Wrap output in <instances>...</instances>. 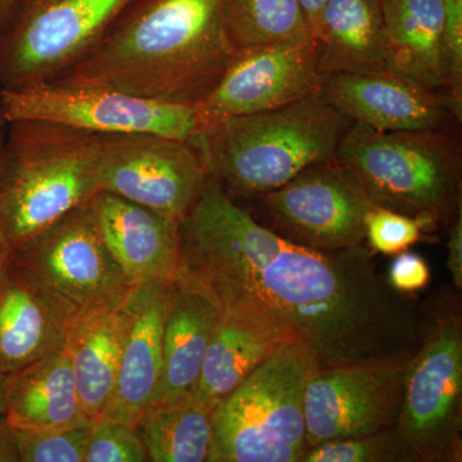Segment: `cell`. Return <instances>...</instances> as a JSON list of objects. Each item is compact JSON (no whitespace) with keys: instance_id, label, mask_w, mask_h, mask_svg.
<instances>
[{"instance_id":"6da1fadb","label":"cell","mask_w":462,"mask_h":462,"mask_svg":"<svg viewBox=\"0 0 462 462\" xmlns=\"http://www.w3.org/2000/svg\"><path fill=\"white\" fill-rule=\"evenodd\" d=\"M178 278L233 314L309 346L324 367L409 363L427 306L398 293L365 245L322 251L258 223L217 181L179 223Z\"/></svg>"},{"instance_id":"7a4b0ae2","label":"cell","mask_w":462,"mask_h":462,"mask_svg":"<svg viewBox=\"0 0 462 462\" xmlns=\"http://www.w3.org/2000/svg\"><path fill=\"white\" fill-rule=\"evenodd\" d=\"M224 5L133 0L98 44L56 81L197 106L220 83L236 53L225 29Z\"/></svg>"},{"instance_id":"3957f363","label":"cell","mask_w":462,"mask_h":462,"mask_svg":"<svg viewBox=\"0 0 462 462\" xmlns=\"http://www.w3.org/2000/svg\"><path fill=\"white\" fill-rule=\"evenodd\" d=\"M351 124L314 94L282 107L203 125L189 142L209 179L231 197L252 199L309 167L336 160Z\"/></svg>"},{"instance_id":"277c9868","label":"cell","mask_w":462,"mask_h":462,"mask_svg":"<svg viewBox=\"0 0 462 462\" xmlns=\"http://www.w3.org/2000/svg\"><path fill=\"white\" fill-rule=\"evenodd\" d=\"M102 135L48 121L8 123L0 158V229L18 249L100 191Z\"/></svg>"},{"instance_id":"5b68a950","label":"cell","mask_w":462,"mask_h":462,"mask_svg":"<svg viewBox=\"0 0 462 462\" xmlns=\"http://www.w3.org/2000/svg\"><path fill=\"white\" fill-rule=\"evenodd\" d=\"M336 161L374 205L420 220L428 229L451 224L462 211L460 126L376 132L351 124Z\"/></svg>"},{"instance_id":"8992f818","label":"cell","mask_w":462,"mask_h":462,"mask_svg":"<svg viewBox=\"0 0 462 462\" xmlns=\"http://www.w3.org/2000/svg\"><path fill=\"white\" fill-rule=\"evenodd\" d=\"M320 365L296 339L284 340L212 410L208 462H302L305 393Z\"/></svg>"},{"instance_id":"52a82bcc","label":"cell","mask_w":462,"mask_h":462,"mask_svg":"<svg viewBox=\"0 0 462 462\" xmlns=\"http://www.w3.org/2000/svg\"><path fill=\"white\" fill-rule=\"evenodd\" d=\"M12 263L47 297L67 330L124 305L136 285L103 242L90 203L14 249Z\"/></svg>"},{"instance_id":"ba28073f","label":"cell","mask_w":462,"mask_h":462,"mask_svg":"<svg viewBox=\"0 0 462 462\" xmlns=\"http://www.w3.org/2000/svg\"><path fill=\"white\" fill-rule=\"evenodd\" d=\"M396 428L419 462L461 461L462 321L448 300L427 306L424 339L407 364Z\"/></svg>"},{"instance_id":"9c48e42d","label":"cell","mask_w":462,"mask_h":462,"mask_svg":"<svg viewBox=\"0 0 462 462\" xmlns=\"http://www.w3.org/2000/svg\"><path fill=\"white\" fill-rule=\"evenodd\" d=\"M133 0H18L0 38V89L56 80L107 33Z\"/></svg>"},{"instance_id":"30bf717a","label":"cell","mask_w":462,"mask_h":462,"mask_svg":"<svg viewBox=\"0 0 462 462\" xmlns=\"http://www.w3.org/2000/svg\"><path fill=\"white\" fill-rule=\"evenodd\" d=\"M0 112L7 123L48 121L98 135L149 133L189 141L199 129L194 106L56 80L0 89Z\"/></svg>"},{"instance_id":"8fae6325","label":"cell","mask_w":462,"mask_h":462,"mask_svg":"<svg viewBox=\"0 0 462 462\" xmlns=\"http://www.w3.org/2000/svg\"><path fill=\"white\" fill-rule=\"evenodd\" d=\"M256 200L258 223L282 238L322 251L365 245L374 202L354 176L337 162L319 163Z\"/></svg>"},{"instance_id":"7c38bea8","label":"cell","mask_w":462,"mask_h":462,"mask_svg":"<svg viewBox=\"0 0 462 462\" xmlns=\"http://www.w3.org/2000/svg\"><path fill=\"white\" fill-rule=\"evenodd\" d=\"M207 180L189 141L149 133L102 135L100 191L180 221Z\"/></svg>"},{"instance_id":"4fadbf2b","label":"cell","mask_w":462,"mask_h":462,"mask_svg":"<svg viewBox=\"0 0 462 462\" xmlns=\"http://www.w3.org/2000/svg\"><path fill=\"white\" fill-rule=\"evenodd\" d=\"M407 364L319 369L305 393L309 449L396 427Z\"/></svg>"},{"instance_id":"5bb4252c","label":"cell","mask_w":462,"mask_h":462,"mask_svg":"<svg viewBox=\"0 0 462 462\" xmlns=\"http://www.w3.org/2000/svg\"><path fill=\"white\" fill-rule=\"evenodd\" d=\"M318 42L238 51L220 83L196 107L199 127L320 94Z\"/></svg>"},{"instance_id":"9a60e30c","label":"cell","mask_w":462,"mask_h":462,"mask_svg":"<svg viewBox=\"0 0 462 462\" xmlns=\"http://www.w3.org/2000/svg\"><path fill=\"white\" fill-rule=\"evenodd\" d=\"M320 94L352 124L376 132H418L461 124L462 109L446 93L393 69L327 76Z\"/></svg>"},{"instance_id":"2e32d148","label":"cell","mask_w":462,"mask_h":462,"mask_svg":"<svg viewBox=\"0 0 462 462\" xmlns=\"http://www.w3.org/2000/svg\"><path fill=\"white\" fill-rule=\"evenodd\" d=\"M172 282H144L126 300L127 328L114 393L99 419L135 427L162 373L163 324Z\"/></svg>"},{"instance_id":"e0dca14e","label":"cell","mask_w":462,"mask_h":462,"mask_svg":"<svg viewBox=\"0 0 462 462\" xmlns=\"http://www.w3.org/2000/svg\"><path fill=\"white\" fill-rule=\"evenodd\" d=\"M90 205L103 242L130 281L178 278L180 221L108 191H99Z\"/></svg>"},{"instance_id":"ac0fdd59","label":"cell","mask_w":462,"mask_h":462,"mask_svg":"<svg viewBox=\"0 0 462 462\" xmlns=\"http://www.w3.org/2000/svg\"><path fill=\"white\" fill-rule=\"evenodd\" d=\"M220 316L214 300L200 289L180 278L172 282L163 324L162 373L152 403L191 394Z\"/></svg>"},{"instance_id":"d6986e66","label":"cell","mask_w":462,"mask_h":462,"mask_svg":"<svg viewBox=\"0 0 462 462\" xmlns=\"http://www.w3.org/2000/svg\"><path fill=\"white\" fill-rule=\"evenodd\" d=\"M67 325L47 297L11 263L0 282V374L5 376L62 348Z\"/></svg>"},{"instance_id":"ffe728a7","label":"cell","mask_w":462,"mask_h":462,"mask_svg":"<svg viewBox=\"0 0 462 462\" xmlns=\"http://www.w3.org/2000/svg\"><path fill=\"white\" fill-rule=\"evenodd\" d=\"M5 418L14 430L88 424L67 346L5 376Z\"/></svg>"},{"instance_id":"44dd1931","label":"cell","mask_w":462,"mask_h":462,"mask_svg":"<svg viewBox=\"0 0 462 462\" xmlns=\"http://www.w3.org/2000/svg\"><path fill=\"white\" fill-rule=\"evenodd\" d=\"M315 39L322 80L338 72L392 69L379 0H327Z\"/></svg>"},{"instance_id":"7402d4cb","label":"cell","mask_w":462,"mask_h":462,"mask_svg":"<svg viewBox=\"0 0 462 462\" xmlns=\"http://www.w3.org/2000/svg\"><path fill=\"white\" fill-rule=\"evenodd\" d=\"M389 65L431 90L443 91L445 0H379Z\"/></svg>"},{"instance_id":"603a6c76","label":"cell","mask_w":462,"mask_h":462,"mask_svg":"<svg viewBox=\"0 0 462 462\" xmlns=\"http://www.w3.org/2000/svg\"><path fill=\"white\" fill-rule=\"evenodd\" d=\"M220 314L199 382L190 394L209 411L266 361L276 346L289 340L247 319Z\"/></svg>"},{"instance_id":"cb8c5ba5","label":"cell","mask_w":462,"mask_h":462,"mask_svg":"<svg viewBox=\"0 0 462 462\" xmlns=\"http://www.w3.org/2000/svg\"><path fill=\"white\" fill-rule=\"evenodd\" d=\"M126 328L125 300L117 309L90 316L67 330L79 397L90 421L98 420L114 393Z\"/></svg>"},{"instance_id":"d4e9b609","label":"cell","mask_w":462,"mask_h":462,"mask_svg":"<svg viewBox=\"0 0 462 462\" xmlns=\"http://www.w3.org/2000/svg\"><path fill=\"white\" fill-rule=\"evenodd\" d=\"M211 412L189 396L152 403L135 424L148 461L208 462L212 445Z\"/></svg>"},{"instance_id":"484cf974","label":"cell","mask_w":462,"mask_h":462,"mask_svg":"<svg viewBox=\"0 0 462 462\" xmlns=\"http://www.w3.org/2000/svg\"><path fill=\"white\" fill-rule=\"evenodd\" d=\"M224 20L236 51L316 41L298 0H225Z\"/></svg>"},{"instance_id":"4316f807","label":"cell","mask_w":462,"mask_h":462,"mask_svg":"<svg viewBox=\"0 0 462 462\" xmlns=\"http://www.w3.org/2000/svg\"><path fill=\"white\" fill-rule=\"evenodd\" d=\"M302 462H419L397 428L312 447Z\"/></svg>"},{"instance_id":"83f0119b","label":"cell","mask_w":462,"mask_h":462,"mask_svg":"<svg viewBox=\"0 0 462 462\" xmlns=\"http://www.w3.org/2000/svg\"><path fill=\"white\" fill-rule=\"evenodd\" d=\"M91 422L44 430H16L21 462H85Z\"/></svg>"},{"instance_id":"f1b7e54d","label":"cell","mask_w":462,"mask_h":462,"mask_svg":"<svg viewBox=\"0 0 462 462\" xmlns=\"http://www.w3.org/2000/svg\"><path fill=\"white\" fill-rule=\"evenodd\" d=\"M427 225L410 216L375 206L366 217L367 247L374 254L396 256L422 238Z\"/></svg>"},{"instance_id":"f546056e","label":"cell","mask_w":462,"mask_h":462,"mask_svg":"<svg viewBox=\"0 0 462 462\" xmlns=\"http://www.w3.org/2000/svg\"><path fill=\"white\" fill-rule=\"evenodd\" d=\"M147 452L135 428L98 419L91 421L85 462H144Z\"/></svg>"},{"instance_id":"4dcf8cb0","label":"cell","mask_w":462,"mask_h":462,"mask_svg":"<svg viewBox=\"0 0 462 462\" xmlns=\"http://www.w3.org/2000/svg\"><path fill=\"white\" fill-rule=\"evenodd\" d=\"M440 58L445 93L462 109V0H445Z\"/></svg>"},{"instance_id":"1f68e13d","label":"cell","mask_w":462,"mask_h":462,"mask_svg":"<svg viewBox=\"0 0 462 462\" xmlns=\"http://www.w3.org/2000/svg\"><path fill=\"white\" fill-rule=\"evenodd\" d=\"M387 281L398 293H416L430 284V264L420 254L404 251L396 254L389 267Z\"/></svg>"},{"instance_id":"d6a6232c","label":"cell","mask_w":462,"mask_h":462,"mask_svg":"<svg viewBox=\"0 0 462 462\" xmlns=\"http://www.w3.org/2000/svg\"><path fill=\"white\" fill-rule=\"evenodd\" d=\"M447 267L452 273L455 287L462 288V212H458L454 221L449 225L448 242H447Z\"/></svg>"},{"instance_id":"836d02e7","label":"cell","mask_w":462,"mask_h":462,"mask_svg":"<svg viewBox=\"0 0 462 462\" xmlns=\"http://www.w3.org/2000/svg\"><path fill=\"white\" fill-rule=\"evenodd\" d=\"M0 462H21L16 430L9 424L5 415L0 418Z\"/></svg>"},{"instance_id":"e575fe53","label":"cell","mask_w":462,"mask_h":462,"mask_svg":"<svg viewBox=\"0 0 462 462\" xmlns=\"http://www.w3.org/2000/svg\"><path fill=\"white\" fill-rule=\"evenodd\" d=\"M298 2H300L303 12H305L307 23H309L310 27H311L312 33H314V36H316L322 7H324L325 2H327V0H298Z\"/></svg>"},{"instance_id":"d590c367","label":"cell","mask_w":462,"mask_h":462,"mask_svg":"<svg viewBox=\"0 0 462 462\" xmlns=\"http://www.w3.org/2000/svg\"><path fill=\"white\" fill-rule=\"evenodd\" d=\"M17 5L18 0H0V33L7 32Z\"/></svg>"},{"instance_id":"8d00e7d4","label":"cell","mask_w":462,"mask_h":462,"mask_svg":"<svg viewBox=\"0 0 462 462\" xmlns=\"http://www.w3.org/2000/svg\"><path fill=\"white\" fill-rule=\"evenodd\" d=\"M12 254H14V251H12L11 245L5 238V233L0 229V282L5 278V273L11 266Z\"/></svg>"},{"instance_id":"74e56055","label":"cell","mask_w":462,"mask_h":462,"mask_svg":"<svg viewBox=\"0 0 462 462\" xmlns=\"http://www.w3.org/2000/svg\"><path fill=\"white\" fill-rule=\"evenodd\" d=\"M5 415V376L0 374V418Z\"/></svg>"},{"instance_id":"f35d334b","label":"cell","mask_w":462,"mask_h":462,"mask_svg":"<svg viewBox=\"0 0 462 462\" xmlns=\"http://www.w3.org/2000/svg\"><path fill=\"white\" fill-rule=\"evenodd\" d=\"M8 123L5 116L0 112V158H2L3 145H5V133H7Z\"/></svg>"},{"instance_id":"ab89813d","label":"cell","mask_w":462,"mask_h":462,"mask_svg":"<svg viewBox=\"0 0 462 462\" xmlns=\"http://www.w3.org/2000/svg\"><path fill=\"white\" fill-rule=\"evenodd\" d=\"M0 38H2V33H0Z\"/></svg>"}]
</instances>
